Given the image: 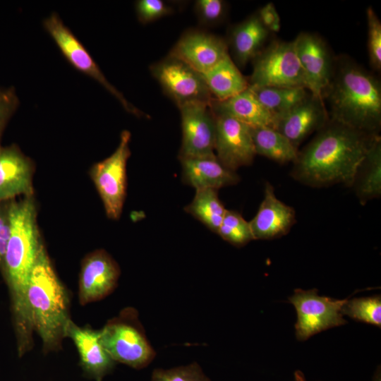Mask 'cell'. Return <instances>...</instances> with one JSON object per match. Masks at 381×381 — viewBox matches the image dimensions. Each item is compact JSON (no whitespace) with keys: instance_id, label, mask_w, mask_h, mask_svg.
Instances as JSON below:
<instances>
[{"instance_id":"8d00e7d4","label":"cell","mask_w":381,"mask_h":381,"mask_svg":"<svg viewBox=\"0 0 381 381\" xmlns=\"http://www.w3.org/2000/svg\"><path fill=\"white\" fill-rule=\"evenodd\" d=\"M294 381H308L303 373L300 370H296L294 373Z\"/></svg>"},{"instance_id":"6da1fadb","label":"cell","mask_w":381,"mask_h":381,"mask_svg":"<svg viewBox=\"0 0 381 381\" xmlns=\"http://www.w3.org/2000/svg\"><path fill=\"white\" fill-rule=\"evenodd\" d=\"M44 244L34 195L11 200V234L0 272L8 291L16 351L20 358L34 346L28 288L30 273Z\"/></svg>"},{"instance_id":"d4e9b609","label":"cell","mask_w":381,"mask_h":381,"mask_svg":"<svg viewBox=\"0 0 381 381\" xmlns=\"http://www.w3.org/2000/svg\"><path fill=\"white\" fill-rule=\"evenodd\" d=\"M256 155L284 164L296 161L298 150L284 135L271 128H250Z\"/></svg>"},{"instance_id":"f35d334b","label":"cell","mask_w":381,"mask_h":381,"mask_svg":"<svg viewBox=\"0 0 381 381\" xmlns=\"http://www.w3.org/2000/svg\"><path fill=\"white\" fill-rule=\"evenodd\" d=\"M96 381H102V380H96Z\"/></svg>"},{"instance_id":"7a4b0ae2","label":"cell","mask_w":381,"mask_h":381,"mask_svg":"<svg viewBox=\"0 0 381 381\" xmlns=\"http://www.w3.org/2000/svg\"><path fill=\"white\" fill-rule=\"evenodd\" d=\"M377 136L329 119L298 152L291 174L312 187L337 183L352 186L360 164Z\"/></svg>"},{"instance_id":"8992f818","label":"cell","mask_w":381,"mask_h":381,"mask_svg":"<svg viewBox=\"0 0 381 381\" xmlns=\"http://www.w3.org/2000/svg\"><path fill=\"white\" fill-rule=\"evenodd\" d=\"M131 133L124 130L115 151L106 159L94 164L89 175L102 200L105 213L117 220L123 211L126 195V165L131 155Z\"/></svg>"},{"instance_id":"d590c367","label":"cell","mask_w":381,"mask_h":381,"mask_svg":"<svg viewBox=\"0 0 381 381\" xmlns=\"http://www.w3.org/2000/svg\"><path fill=\"white\" fill-rule=\"evenodd\" d=\"M260 22L269 32H279L281 28L280 17L271 2L262 7L257 14Z\"/></svg>"},{"instance_id":"7402d4cb","label":"cell","mask_w":381,"mask_h":381,"mask_svg":"<svg viewBox=\"0 0 381 381\" xmlns=\"http://www.w3.org/2000/svg\"><path fill=\"white\" fill-rule=\"evenodd\" d=\"M269 30L257 14L236 25L232 30L230 43L236 61L241 66L253 60L264 48Z\"/></svg>"},{"instance_id":"8fae6325","label":"cell","mask_w":381,"mask_h":381,"mask_svg":"<svg viewBox=\"0 0 381 381\" xmlns=\"http://www.w3.org/2000/svg\"><path fill=\"white\" fill-rule=\"evenodd\" d=\"M212 109L216 121L214 152L218 160L234 171L250 165L256 155L250 128L224 112Z\"/></svg>"},{"instance_id":"cb8c5ba5","label":"cell","mask_w":381,"mask_h":381,"mask_svg":"<svg viewBox=\"0 0 381 381\" xmlns=\"http://www.w3.org/2000/svg\"><path fill=\"white\" fill-rule=\"evenodd\" d=\"M352 186L361 202L377 198L381 195V139L377 136L360 164Z\"/></svg>"},{"instance_id":"d6a6232c","label":"cell","mask_w":381,"mask_h":381,"mask_svg":"<svg viewBox=\"0 0 381 381\" xmlns=\"http://www.w3.org/2000/svg\"><path fill=\"white\" fill-rule=\"evenodd\" d=\"M135 11L139 20L147 23L169 15L171 8L162 0H139Z\"/></svg>"},{"instance_id":"603a6c76","label":"cell","mask_w":381,"mask_h":381,"mask_svg":"<svg viewBox=\"0 0 381 381\" xmlns=\"http://www.w3.org/2000/svg\"><path fill=\"white\" fill-rule=\"evenodd\" d=\"M202 76L213 99L218 102L231 98L249 87L248 81L229 54Z\"/></svg>"},{"instance_id":"ac0fdd59","label":"cell","mask_w":381,"mask_h":381,"mask_svg":"<svg viewBox=\"0 0 381 381\" xmlns=\"http://www.w3.org/2000/svg\"><path fill=\"white\" fill-rule=\"evenodd\" d=\"M328 121L324 99L310 94L301 103L277 117L274 129L298 148L308 135L320 131Z\"/></svg>"},{"instance_id":"9c48e42d","label":"cell","mask_w":381,"mask_h":381,"mask_svg":"<svg viewBox=\"0 0 381 381\" xmlns=\"http://www.w3.org/2000/svg\"><path fill=\"white\" fill-rule=\"evenodd\" d=\"M43 27L73 68L102 85L119 100L127 112L138 117L146 116L145 113L130 103L122 93L109 82L86 48L65 25L56 13H52L43 20Z\"/></svg>"},{"instance_id":"e575fe53","label":"cell","mask_w":381,"mask_h":381,"mask_svg":"<svg viewBox=\"0 0 381 381\" xmlns=\"http://www.w3.org/2000/svg\"><path fill=\"white\" fill-rule=\"evenodd\" d=\"M11 200L0 202V272L11 234Z\"/></svg>"},{"instance_id":"d6986e66","label":"cell","mask_w":381,"mask_h":381,"mask_svg":"<svg viewBox=\"0 0 381 381\" xmlns=\"http://www.w3.org/2000/svg\"><path fill=\"white\" fill-rule=\"evenodd\" d=\"M296 213L279 200L272 184L265 186L264 198L255 217L249 222L254 240L272 239L286 235L294 224Z\"/></svg>"},{"instance_id":"4dcf8cb0","label":"cell","mask_w":381,"mask_h":381,"mask_svg":"<svg viewBox=\"0 0 381 381\" xmlns=\"http://www.w3.org/2000/svg\"><path fill=\"white\" fill-rule=\"evenodd\" d=\"M368 21V51L371 66L381 69V23L373 8L366 11Z\"/></svg>"},{"instance_id":"74e56055","label":"cell","mask_w":381,"mask_h":381,"mask_svg":"<svg viewBox=\"0 0 381 381\" xmlns=\"http://www.w3.org/2000/svg\"><path fill=\"white\" fill-rule=\"evenodd\" d=\"M372 381H380V368H377L372 378Z\"/></svg>"},{"instance_id":"5bb4252c","label":"cell","mask_w":381,"mask_h":381,"mask_svg":"<svg viewBox=\"0 0 381 381\" xmlns=\"http://www.w3.org/2000/svg\"><path fill=\"white\" fill-rule=\"evenodd\" d=\"M121 270L116 260L104 249L87 254L81 261L78 281L80 305L100 301L116 288Z\"/></svg>"},{"instance_id":"3957f363","label":"cell","mask_w":381,"mask_h":381,"mask_svg":"<svg viewBox=\"0 0 381 381\" xmlns=\"http://www.w3.org/2000/svg\"><path fill=\"white\" fill-rule=\"evenodd\" d=\"M328 100L329 119L370 135L381 127V85L372 73L347 58L334 61Z\"/></svg>"},{"instance_id":"44dd1931","label":"cell","mask_w":381,"mask_h":381,"mask_svg":"<svg viewBox=\"0 0 381 381\" xmlns=\"http://www.w3.org/2000/svg\"><path fill=\"white\" fill-rule=\"evenodd\" d=\"M211 106L231 116L251 128L274 129L276 117L262 106L249 87L224 101L212 100Z\"/></svg>"},{"instance_id":"836d02e7","label":"cell","mask_w":381,"mask_h":381,"mask_svg":"<svg viewBox=\"0 0 381 381\" xmlns=\"http://www.w3.org/2000/svg\"><path fill=\"white\" fill-rule=\"evenodd\" d=\"M19 104V98L13 87H0V146L4 131Z\"/></svg>"},{"instance_id":"277c9868","label":"cell","mask_w":381,"mask_h":381,"mask_svg":"<svg viewBox=\"0 0 381 381\" xmlns=\"http://www.w3.org/2000/svg\"><path fill=\"white\" fill-rule=\"evenodd\" d=\"M28 302L34 332L44 354L62 349L70 316L69 293L57 275L44 244L30 273Z\"/></svg>"},{"instance_id":"f546056e","label":"cell","mask_w":381,"mask_h":381,"mask_svg":"<svg viewBox=\"0 0 381 381\" xmlns=\"http://www.w3.org/2000/svg\"><path fill=\"white\" fill-rule=\"evenodd\" d=\"M150 381H212L197 362L167 369L155 368Z\"/></svg>"},{"instance_id":"52a82bcc","label":"cell","mask_w":381,"mask_h":381,"mask_svg":"<svg viewBox=\"0 0 381 381\" xmlns=\"http://www.w3.org/2000/svg\"><path fill=\"white\" fill-rule=\"evenodd\" d=\"M250 86L306 87L294 40H274L253 59Z\"/></svg>"},{"instance_id":"1f68e13d","label":"cell","mask_w":381,"mask_h":381,"mask_svg":"<svg viewBox=\"0 0 381 381\" xmlns=\"http://www.w3.org/2000/svg\"><path fill=\"white\" fill-rule=\"evenodd\" d=\"M196 13L202 24L214 25L222 21L226 11V3L222 0H198L195 4Z\"/></svg>"},{"instance_id":"e0dca14e","label":"cell","mask_w":381,"mask_h":381,"mask_svg":"<svg viewBox=\"0 0 381 381\" xmlns=\"http://www.w3.org/2000/svg\"><path fill=\"white\" fill-rule=\"evenodd\" d=\"M72 340L79 355L83 374L95 381L111 373L117 363L108 354L99 340V329L79 326L72 320L65 329V339Z\"/></svg>"},{"instance_id":"484cf974","label":"cell","mask_w":381,"mask_h":381,"mask_svg":"<svg viewBox=\"0 0 381 381\" xmlns=\"http://www.w3.org/2000/svg\"><path fill=\"white\" fill-rule=\"evenodd\" d=\"M249 87L262 106L276 119L301 103L310 95L307 89L301 87L249 85Z\"/></svg>"},{"instance_id":"30bf717a","label":"cell","mask_w":381,"mask_h":381,"mask_svg":"<svg viewBox=\"0 0 381 381\" xmlns=\"http://www.w3.org/2000/svg\"><path fill=\"white\" fill-rule=\"evenodd\" d=\"M150 70L179 107L191 102L211 103L214 100L202 75L169 54L152 65Z\"/></svg>"},{"instance_id":"2e32d148","label":"cell","mask_w":381,"mask_h":381,"mask_svg":"<svg viewBox=\"0 0 381 381\" xmlns=\"http://www.w3.org/2000/svg\"><path fill=\"white\" fill-rule=\"evenodd\" d=\"M32 159L18 145L0 146V202L34 195Z\"/></svg>"},{"instance_id":"5b68a950","label":"cell","mask_w":381,"mask_h":381,"mask_svg":"<svg viewBox=\"0 0 381 381\" xmlns=\"http://www.w3.org/2000/svg\"><path fill=\"white\" fill-rule=\"evenodd\" d=\"M99 340L116 362L140 370L147 367L156 356L139 319L132 307L122 309L99 329Z\"/></svg>"},{"instance_id":"ba28073f","label":"cell","mask_w":381,"mask_h":381,"mask_svg":"<svg viewBox=\"0 0 381 381\" xmlns=\"http://www.w3.org/2000/svg\"><path fill=\"white\" fill-rule=\"evenodd\" d=\"M346 300L320 296L317 289H295L288 301L296 311V339L306 341L321 332L346 324L341 313Z\"/></svg>"},{"instance_id":"f1b7e54d","label":"cell","mask_w":381,"mask_h":381,"mask_svg":"<svg viewBox=\"0 0 381 381\" xmlns=\"http://www.w3.org/2000/svg\"><path fill=\"white\" fill-rule=\"evenodd\" d=\"M217 234L236 247L243 246L254 240L249 222L234 210H226Z\"/></svg>"},{"instance_id":"7c38bea8","label":"cell","mask_w":381,"mask_h":381,"mask_svg":"<svg viewBox=\"0 0 381 381\" xmlns=\"http://www.w3.org/2000/svg\"><path fill=\"white\" fill-rule=\"evenodd\" d=\"M211 103L191 102L179 107L182 128L179 158L215 154L216 121Z\"/></svg>"},{"instance_id":"ffe728a7","label":"cell","mask_w":381,"mask_h":381,"mask_svg":"<svg viewBox=\"0 0 381 381\" xmlns=\"http://www.w3.org/2000/svg\"><path fill=\"white\" fill-rule=\"evenodd\" d=\"M182 179L184 183L197 189L220 188L235 185L240 181L236 171L226 168L210 155L181 157Z\"/></svg>"},{"instance_id":"4316f807","label":"cell","mask_w":381,"mask_h":381,"mask_svg":"<svg viewBox=\"0 0 381 381\" xmlns=\"http://www.w3.org/2000/svg\"><path fill=\"white\" fill-rule=\"evenodd\" d=\"M184 210L215 233L226 211L219 198L217 190L212 188L195 190L193 200Z\"/></svg>"},{"instance_id":"4fadbf2b","label":"cell","mask_w":381,"mask_h":381,"mask_svg":"<svg viewBox=\"0 0 381 381\" xmlns=\"http://www.w3.org/2000/svg\"><path fill=\"white\" fill-rule=\"evenodd\" d=\"M310 93L323 99L334 71V60L325 42L316 34L301 32L294 40Z\"/></svg>"},{"instance_id":"83f0119b","label":"cell","mask_w":381,"mask_h":381,"mask_svg":"<svg viewBox=\"0 0 381 381\" xmlns=\"http://www.w3.org/2000/svg\"><path fill=\"white\" fill-rule=\"evenodd\" d=\"M343 316L361 322L381 327V296H370L346 298L341 308Z\"/></svg>"},{"instance_id":"9a60e30c","label":"cell","mask_w":381,"mask_h":381,"mask_svg":"<svg viewBox=\"0 0 381 381\" xmlns=\"http://www.w3.org/2000/svg\"><path fill=\"white\" fill-rule=\"evenodd\" d=\"M169 55L182 61L202 75L229 55L228 45L224 39L218 36L203 31L191 30L180 37Z\"/></svg>"}]
</instances>
